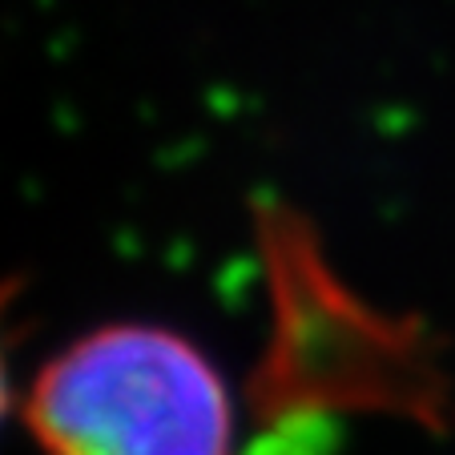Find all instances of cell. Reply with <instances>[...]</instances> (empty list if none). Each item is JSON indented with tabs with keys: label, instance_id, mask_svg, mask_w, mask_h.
I'll list each match as a JSON object with an SVG mask.
<instances>
[{
	"label": "cell",
	"instance_id": "1",
	"mask_svg": "<svg viewBox=\"0 0 455 455\" xmlns=\"http://www.w3.org/2000/svg\"><path fill=\"white\" fill-rule=\"evenodd\" d=\"M44 455H230L234 399L189 335L105 323L60 347L20 403Z\"/></svg>",
	"mask_w": 455,
	"mask_h": 455
},
{
	"label": "cell",
	"instance_id": "2",
	"mask_svg": "<svg viewBox=\"0 0 455 455\" xmlns=\"http://www.w3.org/2000/svg\"><path fill=\"white\" fill-rule=\"evenodd\" d=\"M4 310H9V286H0V423L12 407V387H9V355H4Z\"/></svg>",
	"mask_w": 455,
	"mask_h": 455
}]
</instances>
